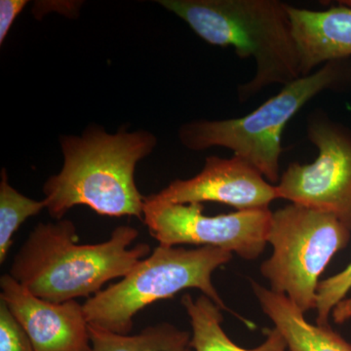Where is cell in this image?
Instances as JSON below:
<instances>
[{"label": "cell", "mask_w": 351, "mask_h": 351, "mask_svg": "<svg viewBox=\"0 0 351 351\" xmlns=\"http://www.w3.org/2000/svg\"><path fill=\"white\" fill-rule=\"evenodd\" d=\"M138 237L136 228L120 226L107 241L78 244L75 225L69 219L39 223L16 254L8 274L45 301L88 299L151 255L149 244L132 247Z\"/></svg>", "instance_id": "obj_1"}, {"label": "cell", "mask_w": 351, "mask_h": 351, "mask_svg": "<svg viewBox=\"0 0 351 351\" xmlns=\"http://www.w3.org/2000/svg\"><path fill=\"white\" fill-rule=\"evenodd\" d=\"M60 142L63 168L43 186L52 218L62 219L71 208L85 205L101 216L143 219L145 197L136 184L135 170L156 147L152 133L122 128L112 135L90 126L82 136H64Z\"/></svg>", "instance_id": "obj_2"}, {"label": "cell", "mask_w": 351, "mask_h": 351, "mask_svg": "<svg viewBox=\"0 0 351 351\" xmlns=\"http://www.w3.org/2000/svg\"><path fill=\"white\" fill-rule=\"evenodd\" d=\"M203 40L233 47L241 59L254 60L256 71L237 89L250 100L270 85L283 86L301 77L299 52L287 3L279 0H160Z\"/></svg>", "instance_id": "obj_3"}, {"label": "cell", "mask_w": 351, "mask_h": 351, "mask_svg": "<svg viewBox=\"0 0 351 351\" xmlns=\"http://www.w3.org/2000/svg\"><path fill=\"white\" fill-rule=\"evenodd\" d=\"M232 258V253L216 247L189 249L159 245L119 282L88 298L83 304L88 323L115 334L129 335L134 317L145 307L171 299L186 289H197L223 311L252 327L251 321L226 306L212 282L214 272Z\"/></svg>", "instance_id": "obj_4"}, {"label": "cell", "mask_w": 351, "mask_h": 351, "mask_svg": "<svg viewBox=\"0 0 351 351\" xmlns=\"http://www.w3.org/2000/svg\"><path fill=\"white\" fill-rule=\"evenodd\" d=\"M351 80L348 59L328 62L311 75L283 86L276 96L239 119L196 120L180 128L184 147L193 152L226 147L257 169L270 184L280 180L281 136L286 124L309 101Z\"/></svg>", "instance_id": "obj_5"}, {"label": "cell", "mask_w": 351, "mask_h": 351, "mask_svg": "<svg viewBox=\"0 0 351 351\" xmlns=\"http://www.w3.org/2000/svg\"><path fill=\"white\" fill-rule=\"evenodd\" d=\"M350 239L336 217L291 203L272 212L267 243L274 252L261 265V274L272 292L306 314L316 308L321 274Z\"/></svg>", "instance_id": "obj_6"}, {"label": "cell", "mask_w": 351, "mask_h": 351, "mask_svg": "<svg viewBox=\"0 0 351 351\" xmlns=\"http://www.w3.org/2000/svg\"><path fill=\"white\" fill-rule=\"evenodd\" d=\"M306 133L318 156L288 166L276 184L278 199L332 215L351 232L350 133L319 110L307 117Z\"/></svg>", "instance_id": "obj_7"}, {"label": "cell", "mask_w": 351, "mask_h": 351, "mask_svg": "<svg viewBox=\"0 0 351 351\" xmlns=\"http://www.w3.org/2000/svg\"><path fill=\"white\" fill-rule=\"evenodd\" d=\"M201 203H169L145 197L143 221L159 245L211 246L255 260L265 251L272 212L242 210L218 216L203 214Z\"/></svg>", "instance_id": "obj_8"}, {"label": "cell", "mask_w": 351, "mask_h": 351, "mask_svg": "<svg viewBox=\"0 0 351 351\" xmlns=\"http://www.w3.org/2000/svg\"><path fill=\"white\" fill-rule=\"evenodd\" d=\"M156 199L169 203L218 202L237 211L269 209L278 199L276 186L239 156L207 157L199 174L189 180H176L154 193Z\"/></svg>", "instance_id": "obj_9"}, {"label": "cell", "mask_w": 351, "mask_h": 351, "mask_svg": "<svg viewBox=\"0 0 351 351\" xmlns=\"http://www.w3.org/2000/svg\"><path fill=\"white\" fill-rule=\"evenodd\" d=\"M0 301L31 339L36 351H89V323L83 304L36 297L9 274L0 277Z\"/></svg>", "instance_id": "obj_10"}, {"label": "cell", "mask_w": 351, "mask_h": 351, "mask_svg": "<svg viewBox=\"0 0 351 351\" xmlns=\"http://www.w3.org/2000/svg\"><path fill=\"white\" fill-rule=\"evenodd\" d=\"M289 19L300 57L302 76L320 64L351 57V8L339 3L327 10L287 4Z\"/></svg>", "instance_id": "obj_11"}, {"label": "cell", "mask_w": 351, "mask_h": 351, "mask_svg": "<svg viewBox=\"0 0 351 351\" xmlns=\"http://www.w3.org/2000/svg\"><path fill=\"white\" fill-rule=\"evenodd\" d=\"M251 287L263 313L282 335L291 351H351V343L330 324L309 323L286 295L276 294L254 280Z\"/></svg>", "instance_id": "obj_12"}, {"label": "cell", "mask_w": 351, "mask_h": 351, "mask_svg": "<svg viewBox=\"0 0 351 351\" xmlns=\"http://www.w3.org/2000/svg\"><path fill=\"white\" fill-rule=\"evenodd\" d=\"M182 306L191 321V346L195 351H291L276 328L263 329L265 341L255 348H244L233 343L221 327L223 309L205 295L193 299L182 295Z\"/></svg>", "instance_id": "obj_13"}, {"label": "cell", "mask_w": 351, "mask_h": 351, "mask_svg": "<svg viewBox=\"0 0 351 351\" xmlns=\"http://www.w3.org/2000/svg\"><path fill=\"white\" fill-rule=\"evenodd\" d=\"M89 351H195L191 332L168 322L151 325L137 335H120L89 324Z\"/></svg>", "instance_id": "obj_14"}, {"label": "cell", "mask_w": 351, "mask_h": 351, "mask_svg": "<svg viewBox=\"0 0 351 351\" xmlns=\"http://www.w3.org/2000/svg\"><path fill=\"white\" fill-rule=\"evenodd\" d=\"M46 209L45 201L23 195L10 186L6 169L1 171L0 182V263L3 265L13 245L14 234L32 217Z\"/></svg>", "instance_id": "obj_15"}, {"label": "cell", "mask_w": 351, "mask_h": 351, "mask_svg": "<svg viewBox=\"0 0 351 351\" xmlns=\"http://www.w3.org/2000/svg\"><path fill=\"white\" fill-rule=\"evenodd\" d=\"M351 291V263L346 269L321 280L318 284L316 297V324H329L332 309L348 298Z\"/></svg>", "instance_id": "obj_16"}, {"label": "cell", "mask_w": 351, "mask_h": 351, "mask_svg": "<svg viewBox=\"0 0 351 351\" xmlns=\"http://www.w3.org/2000/svg\"><path fill=\"white\" fill-rule=\"evenodd\" d=\"M0 351H36L31 339L0 301Z\"/></svg>", "instance_id": "obj_17"}, {"label": "cell", "mask_w": 351, "mask_h": 351, "mask_svg": "<svg viewBox=\"0 0 351 351\" xmlns=\"http://www.w3.org/2000/svg\"><path fill=\"white\" fill-rule=\"evenodd\" d=\"M27 0H1L0 1V44H3L14 21L27 5Z\"/></svg>", "instance_id": "obj_18"}, {"label": "cell", "mask_w": 351, "mask_h": 351, "mask_svg": "<svg viewBox=\"0 0 351 351\" xmlns=\"http://www.w3.org/2000/svg\"><path fill=\"white\" fill-rule=\"evenodd\" d=\"M331 317L336 324H343L351 319V297L346 298L332 309Z\"/></svg>", "instance_id": "obj_19"}]
</instances>
